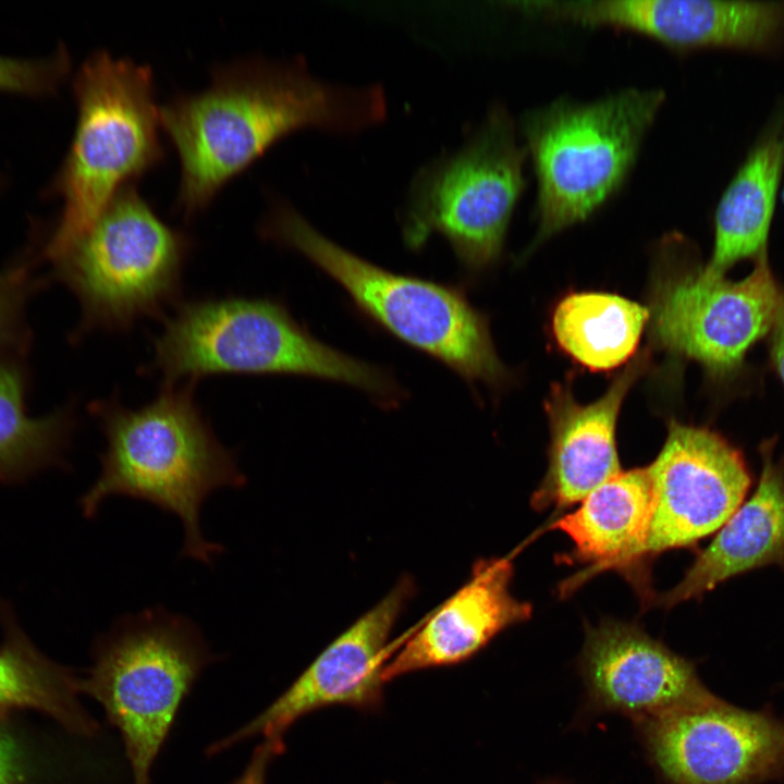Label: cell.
<instances>
[{"label": "cell", "instance_id": "obj_1", "mask_svg": "<svg viewBox=\"0 0 784 784\" xmlns=\"http://www.w3.org/2000/svg\"><path fill=\"white\" fill-rule=\"evenodd\" d=\"M388 114L379 84L314 75L304 60H245L218 66L209 86L159 107L181 167L175 209L191 218L277 142L304 128L353 135Z\"/></svg>", "mask_w": 784, "mask_h": 784}, {"label": "cell", "instance_id": "obj_2", "mask_svg": "<svg viewBox=\"0 0 784 784\" xmlns=\"http://www.w3.org/2000/svg\"><path fill=\"white\" fill-rule=\"evenodd\" d=\"M195 384H163L138 408L126 407L118 395L91 404L107 445L101 471L79 504L93 517L111 497L148 502L180 519L181 555L209 565L223 548L204 537L201 506L219 489H242L247 478L236 453L219 441L203 415Z\"/></svg>", "mask_w": 784, "mask_h": 784}, {"label": "cell", "instance_id": "obj_3", "mask_svg": "<svg viewBox=\"0 0 784 784\" xmlns=\"http://www.w3.org/2000/svg\"><path fill=\"white\" fill-rule=\"evenodd\" d=\"M147 373L163 384L218 375H292L344 383L385 408L405 392L380 367L313 336L277 298L224 296L181 302L152 338Z\"/></svg>", "mask_w": 784, "mask_h": 784}, {"label": "cell", "instance_id": "obj_4", "mask_svg": "<svg viewBox=\"0 0 784 784\" xmlns=\"http://www.w3.org/2000/svg\"><path fill=\"white\" fill-rule=\"evenodd\" d=\"M72 87L74 135L48 191L63 203L44 248L51 262L87 233L122 188L164 158L148 65L96 51L81 65Z\"/></svg>", "mask_w": 784, "mask_h": 784}, {"label": "cell", "instance_id": "obj_5", "mask_svg": "<svg viewBox=\"0 0 784 784\" xmlns=\"http://www.w3.org/2000/svg\"><path fill=\"white\" fill-rule=\"evenodd\" d=\"M260 234L303 255L333 279L365 316L470 385L500 387L506 378L487 318L462 289L381 268L328 238L283 200L273 204Z\"/></svg>", "mask_w": 784, "mask_h": 784}, {"label": "cell", "instance_id": "obj_6", "mask_svg": "<svg viewBox=\"0 0 784 784\" xmlns=\"http://www.w3.org/2000/svg\"><path fill=\"white\" fill-rule=\"evenodd\" d=\"M664 100L662 89L628 88L525 114L522 133L537 177L536 242L586 220L617 192Z\"/></svg>", "mask_w": 784, "mask_h": 784}, {"label": "cell", "instance_id": "obj_7", "mask_svg": "<svg viewBox=\"0 0 784 784\" xmlns=\"http://www.w3.org/2000/svg\"><path fill=\"white\" fill-rule=\"evenodd\" d=\"M215 660L193 621L159 607L117 620L97 640L94 665L78 689L102 706L120 732L134 784H150L181 705Z\"/></svg>", "mask_w": 784, "mask_h": 784}, {"label": "cell", "instance_id": "obj_8", "mask_svg": "<svg viewBox=\"0 0 784 784\" xmlns=\"http://www.w3.org/2000/svg\"><path fill=\"white\" fill-rule=\"evenodd\" d=\"M527 156L506 108L492 106L458 148L412 179L401 215L405 245L417 250L440 234L467 271L494 264L525 188Z\"/></svg>", "mask_w": 784, "mask_h": 784}, {"label": "cell", "instance_id": "obj_9", "mask_svg": "<svg viewBox=\"0 0 784 784\" xmlns=\"http://www.w3.org/2000/svg\"><path fill=\"white\" fill-rule=\"evenodd\" d=\"M193 242L164 222L136 187L122 188L94 225L53 261L77 297L79 333L128 331L179 304Z\"/></svg>", "mask_w": 784, "mask_h": 784}, {"label": "cell", "instance_id": "obj_10", "mask_svg": "<svg viewBox=\"0 0 784 784\" xmlns=\"http://www.w3.org/2000/svg\"><path fill=\"white\" fill-rule=\"evenodd\" d=\"M666 784H760L784 775V720L721 698L634 723Z\"/></svg>", "mask_w": 784, "mask_h": 784}, {"label": "cell", "instance_id": "obj_11", "mask_svg": "<svg viewBox=\"0 0 784 784\" xmlns=\"http://www.w3.org/2000/svg\"><path fill=\"white\" fill-rule=\"evenodd\" d=\"M783 293L768 257L755 261L740 281L697 269L660 287L653 333L661 345L700 363L713 378H731L770 333Z\"/></svg>", "mask_w": 784, "mask_h": 784}, {"label": "cell", "instance_id": "obj_12", "mask_svg": "<svg viewBox=\"0 0 784 784\" xmlns=\"http://www.w3.org/2000/svg\"><path fill=\"white\" fill-rule=\"evenodd\" d=\"M654 491L644 564L666 550L689 547L720 529L743 503L751 476L743 454L718 432L672 421L662 450L647 467Z\"/></svg>", "mask_w": 784, "mask_h": 784}, {"label": "cell", "instance_id": "obj_13", "mask_svg": "<svg viewBox=\"0 0 784 784\" xmlns=\"http://www.w3.org/2000/svg\"><path fill=\"white\" fill-rule=\"evenodd\" d=\"M414 593V583L402 578L373 608L336 637L270 706L247 724L211 744L217 755L261 735L283 740L301 718L328 707H348L362 712L382 709L383 669L391 656V632Z\"/></svg>", "mask_w": 784, "mask_h": 784}, {"label": "cell", "instance_id": "obj_14", "mask_svg": "<svg viewBox=\"0 0 784 784\" xmlns=\"http://www.w3.org/2000/svg\"><path fill=\"white\" fill-rule=\"evenodd\" d=\"M519 10L549 20L635 32L679 51L774 52L784 44V1L530 0Z\"/></svg>", "mask_w": 784, "mask_h": 784}, {"label": "cell", "instance_id": "obj_15", "mask_svg": "<svg viewBox=\"0 0 784 784\" xmlns=\"http://www.w3.org/2000/svg\"><path fill=\"white\" fill-rule=\"evenodd\" d=\"M578 670L587 711L621 714L633 723L719 698L694 662L633 623L603 620L587 626Z\"/></svg>", "mask_w": 784, "mask_h": 784}, {"label": "cell", "instance_id": "obj_16", "mask_svg": "<svg viewBox=\"0 0 784 784\" xmlns=\"http://www.w3.org/2000/svg\"><path fill=\"white\" fill-rule=\"evenodd\" d=\"M646 359L641 355L630 362L590 404H579L564 385L552 389L546 403L551 433L549 465L531 497L532 507H568L622 471L616 421L627 392L647 366Z\"/></svg>", "mask_w": 784, "mask_h": 784}, {"label": "cell", "instance_id": "obj_17", "mask_svg": "<svg viewBox=\"0 0 784 784\" xmlns=\"http://www.w3.org/2000/svg\"><path fill=\"white\" fill-rule=\"evenodd\" d=\"M513 575L512 558L476 561L469 579L387 662L383 682L467 661L498 634L529 620L531 604L510 591Z\"/></svg>", "mask_w": 784, "mask_h": 784}, {"label": "cell", "instance_id": "obj_18", "mask_svg": "<svg viewBox=\"0 0 784 784\" xmlns=\"http://www.w3.org/2000/svg\"><path fill=\"white\" fill-rule=\"evenodd\" d=\"M762 468L750 498L720 528L683 579L656 601L671 608L698 598L736 575L784 564V457L774 456V440L760 445Z\"/></svg>", "mask_w": 784, "mask_h": 784}, {"label": "cell", "instance_id": "obj_19", "mask_svg": "<svg viewBox=\"0 0 784 784\" xmlns=\"http://www.w3.org/2000/svg\"><path fill=\"white\" fill-rule=\"evenodd\" d=\"M654 501L648 468L621 471L584 500L573 513L550 526L574 543L569 559L592 563L585 572L563 584L567 595L585 578L605 569H616L640 591L637 558L647 536Z\"/></svg>", "mask_w": 784, "mask_h": 784}, {"label": "cell", "instance_id": "obj_20", "mask_svg": "<svg viewBox=\"0 0 784 784\" xmlns=\"http://www.w3.org/2000/svg\"><path fill=\"white\" fill-rule=\"evenodd\" d=\"M783 172L784 100L719 199L713 252L702 268L707 274L724 277L738 261L768 257L769 232Z\"/></svg>", "mask_w": 784, "mask_h": 784}, {"label": "cell", "instance_id": "obj_21", "mask_svg": "<svg viewBox=\"0 0 784 784\" xmlns=\"http://www.w3.org/2000/svg\"><path fill=\"white\" fill-rule=\"evenodd\" d=\"M649 311L640 304L603 292L564 297L552 316L555 340L590 370H611L634 355Z\"/></svg>", "mask_w": 784, "mask_h": 784}, {"label": "cell", "instance_id": "obj_22", "mask_svg": "<svg viewBox=\"0 0 784 784\" xmlns=\"http://www.w3.org/2000/svg\"><path fill=\"white\" fill-rule=\"evenodd\" d=\"M23 368L0 354V480L15 479L54 460L73 428L70 408L41 417L28 415Z\"/></svg>", "mask_w": 784, "mask_h": 784}, {"label": "cell", "instance_id": "obj_23", "mask_svg": "<svg viewBox=\"0 0 784 784\" xmlns=\"http://www.w3.org/2000/svg\"><path fill=\"white\" fill-rule=\"evenodd\" d=\"M75 688L78 685L71 677L36 653L16 630L0 649V713L33 708L91 734L97 724L81 709Z\"/></svg>", "mask_w": 784, "mask_h": 784}, {"label": "cell", "instance_id": "obj_24", "mask_svg": "<svg viewBox=\"0 0 784 784\" xmlns=\"http://www.w3.org/2000/svg\"><path fill=\"white\" fill-rule=\"evenodd\" d=\"M71 66L70 53L63 46L39 59L0 56V91L33 97L51 96L64 84Z\"/></svg>", "mask_w": 784, "mask_h": 784}, {"label": "cell", "instance_id": "obj_25", "mask_svg": "<svg viewBox=\"0 0 784 784\" xmlns=\"http://www.w3.org/2000/svg\"><path fill=\"white\" fill-rule=\"evenodd\" d=\"M37 287L33 262L27 259L0 270V354H11L23 346L25 308Z\"/></svg>", "mask_w": 784, "mask_h": 784}, {"label": "cell", "instance_id": "obj_26", "mask_svg": "<svg viewBox=\"0 0 784 784\" xmlns=\"http://www.w3.org/2000/svg\"><path fill=\"white\" fill-rule=\"evenodd\" d=\"M285 750L283 740L264 739L253 751L242 774L231 784H266L270 762Z\"/></svg>", "mask_w": 784, "mask_h": 784}, {"label": "cell", "instance_id": "obj_27", "mask_svg": "<svg viewBox=\"0 0 784 784\" xmlns=\"http://www.w3.org/2000/svg\"><path fill=\"white\" fill-rule=\"evenodd\" d=\"M21 780L20 750L12 737L0 730V784H20Z\"/></svg>", "mask_w": 784, "mask_h": 784}, {"label": "cell", "instance_id": "obj_28", "mask_svg": "<svg viewBox=\"0 0 784 784\" xmlns=\"http://www.w3.org/2000/svg\"><path fill=\"white\" fill-rule=\"evenodd\" d=\"M770 360L784 384V293L782 302L770 331Z\"/></svg>", "mask_w": 784, "mask_h": 784}, {"label": "cell", "instance_id": "obj_29", "mask_svg": "<svg viewBox=\"0 0 784 784\" xmlns=\"http://www.w3.org/2000/svg\"><path fill=\"white\" fill-rule=\"evenodd\" d=\"M540 784H566V783L560 782V781H547V782H542Z\"/></svg>", "mask_w": 784, "mask_h": 784}, {"label": "cell", "instance_id": "obj_30", "mask_svg": "<svg viewBox=\"0 0 784 784\" xmlns=\"http://www.w3.org/2000/svg\"><path fill=\"white\" fill-rule=\"evenodd\" d=\"M783 203H784V191H783Z\"/></svg>", "mask_w": 784, "mask_h": 784}]
</instances>
